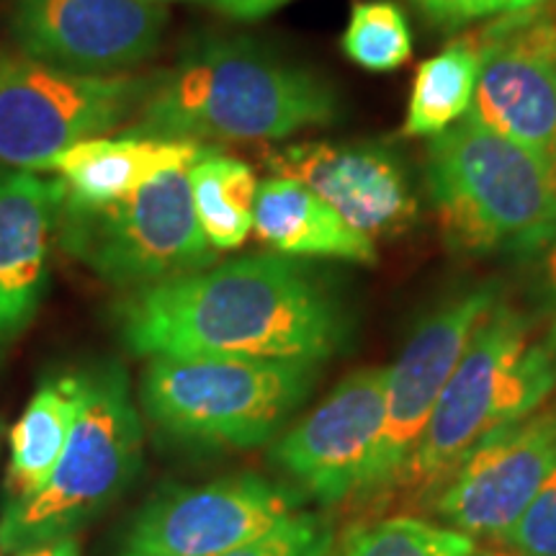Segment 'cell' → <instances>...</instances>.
I'll return each mask as SVG.
<instances>
[{"mask_svg":"<svg viewBox=\"0 0 556 556\" xmlns=\"http://www.w3.org/2000/svg\"><path fill=\"white\" fill-rule=\"evenodd\" d=\"M546 351H548V356H552L554 366H556V323L552 325V332H548V340H546Z\"/></svg>","mask_w":556,"mask_h":556,"instance_id":"obj_30","label":"cell"},{"mask_svg":"<svg viewBox=\"0 0 556 556\" xmlns=\"http://www.w3.org/2000/svg\"><path fill=\"white\" fill-rule=\"evenodd\" d=\"M503 541L518 556H556V464Z\"/></svg>","mask_w":556,"mask_h":556,"instance_id":"obj_25","label":"cell"},{"mask_svg":"<svg viewBox=\"0 0 556 556\" xmlns=\"http://www.w3.org/2000/svg\"><path fill=\"white\" fill-rule=\"evenodd\" d=\"M430 24L443 29H458L479 18H500L507 13L528 11L546 0H413Z\"/></svg>","mask_w":556,"mask_h":556,"instance_id":"obj_26","label":"cell"},{"mask_svg":"<svg viewBox=\"0 0 556 556\" xmlns=\"http://www.w3.org/2000/svg\"><path fill=\"white\" fill-rule=\"evenodd\" d=\"M189 168L165 173L111 204L62 201L58 245L111 287L127 291L208 268L217 250L201 232Z\"/></svg>","mask_w":556,"mask_h":556,"instance_id":"obj_7","label":"cell"},{"mask_svg":"<svg viewBox=\"0 0 556 556\" xmlns=\"http://www.w3.org/2000/svg\"><path fill=\"white\" fill-rule=\"evenodd\" d=\"M426 176L451 248L475 255L544 250L556 197L552 160L467 114L430 139Z\"/></svg>","mask_w":556,"mask_h":556,"instance_id":"obj_3","label":"cell"},{"mask_svg":"<svg viewBox=\"0 0 556 556\" xmlns=\"http://www.w3.org/2000/svg\"><path fill=\"white\" fill-rule=\"evenodd\" d=\"M83 405V374H52L41 381L21 420L11 430V462L5 475L9 500L37 492L67 446Z\"/></svg>","mask_w":556,"mask_h":556,"instance_id":"obj_19","label":"cell"},{"mask_svg":"<svg viewBox=\"0 0 556 556\" xmlns=\"http://www.w3.org/2000/svg\"><path fill=\"white\" fill-rule=\"evenodd\" d=\"M208 3L235 21H258L291 3V0H208Z\"/></svg>","mask_w":556,"mask_h":556,"instance_id":"obj_27","label":"cell"},{"mask_svg":"<svg viewBox=\"0 0 556 556\" xmlns=\"http://www.w3.org/2000/svg\"><path fill=\"white\" fill-rule=\"evenodd\" d=\"M340 114V96L312 67L250 37L201 34L155 73L131 131L184 142H278Z\"/></svg>","mask_w":556,"mask_h":556,"instance_id":"obj_2","label":"cell"},{"mask_svg":"<svg viewBox=\"0 0 556 556\" xmlns=\"http://www.w3.org/2000/svg\"><path fill=\"white\" fill-rule=\"evenodd\" d=\"M387 415V368L345 377L276 443L274 464L325 505L366 492Z\"/></svg>","mask_w":556,"mask_h":556,"instance_id":"obj_13","label":"cell"},{"mask_svg":"<svg viewBox=\"0 0 556 556\" xmlns=\"http://www.w3.org/2000/svg\"><path fill=\"white\" fill-rule=\"evenodd\" d=\"M479 75V41H451L417 67L405 116L407 137H435L469 114Z\"/></svg>","mask_w":556,"mask_h":556,"instance_id":"obj_21","label":"cell"},{"mask_svg":"<svg viewBox=\"0 0 556 556\" xmlns=\"http://www.w3.org/2000/svg\"><path fill=\"white\" fill-rule=\"evenodd\" d=\"M16 556H80V544L73 536L67 539H58V541H47V544L24 548Z\"/></svg>","mask_w":556,"mask_h":556,"instance_id":"obj_28","label":"cell"},{"mask_svg":"<svg viewBox=\"0 0 556 556\" xmlns=\"http://www.w3.org/2000/svg\"><path fill=\"white\" fill-rule=\"evenodd\" d=\"M131 356L330 358L348 336L343 304L281 253L208 266L131 289L111 309Z\"/></svg>","mask_w":556,"mask_h":556,"instance_id":"obj_1","label":"cell"},{"mask_svg":"<svg viewBox=\"0 0 556 556\" xmlns=\"http://www.w3.org/2000/svg\"><path fill=\"white\" fill-rule=\"evenodd\" d=\"M366 238H397L417 219V199L397 152L381 142H299L266 157Z\"/></svg>","mask_w":556,"mask_h":556,"instance_id":"obj_15","label":"cell"},{"mask_svg":"<svg viewBox=\"0 0 556 556\" xmlns=\"http://www.w3.org/2000/svg\"><path fill=\"white\" fill-rule=\"evenodd\" d=\"M477 41L479 75L469 116L556 168V3L500 16Z\"/></svg>","mask_w":556,"mask_h":556,"instance_id":"obj_10","label":"cell"},{"mask_svg":"<svg viewBox=\"0 0 556 556\" xmlns=\"http://www.w3.org/2000/svg\"><path fill=\"white\" fill-rule=\"evenodd\" d=\"M556 464V413H533L490 433L441 490L435 513L467 536L503 539Z\"/></svg>","mask_w":556,"mask_h":556,"instance_id":"obj_14","label":"cell"},{"mask_svg":"<svg viewBox=\"0 0 556 556\" xmlns=\"http://www.w3.org/2000/svg\"><path fill=\"white\" fill-rule=\"evenodd\" d=\"M315 384L312 361L155 356L139 400L150 420L176 441L253 448L287 426Z\"/></svg>","mask_w":556,"mask_h":556,"instance_id":"obj_6","label":"cell"},{"mask_svg":"<svg viewBox=\"0 0 556 556\" xmlns=\"http://www.w3.org/2000/svg\"><path fill=\"white\" fill-rule=\"evenodd\" d=\"M497 304L495 283H482L448 299L422 319L402 353L387 368L384 433L366 492L394 486L420 443L443 387L454 374L479 323Z\"/></svg>","mask_w":556,"mask_h":556,"instance_id":"obj_12","label":"cell"},{"mask_svg":"<svg viewBox=\"0 0 556 556\" xmlns=\"http://www.w3.org/2000/svg\"><path fill=\"white\" fill-rule=\"evenodd\" d=\"M544 274H546V283L552 289V294L556 296V197H554V214H552V227H548V238L544 250Z\"/></svg>","mask_w":556,"mask_h":556,"instance_id":"obj_29","label":"cell"},{"mask_svg":"<svg viewBox=\"0 0 556 556\" xmlns=\"http://www.w3.org/2000/svg\"><path fill=\"white\" fill-rule=\"evenodd\" d=\"M531 319L495 304L458 361L420 443L394 484L413 497L438 492L482 438L523 420L556 384L546 345H528Z\"/></svg>","mask_w":556,"mask_h":556,"instance_id":"obj_4","label":"cell"},{"mask_svg":"<svg viewBox=\"0 0 556 556\" xmlns=\"http://www.w3.org/2000/svg\"><path fill=\"white\" fill-rule=\"evenodd\" d=\"M191 199L201 232L214 250H238L253 232L261 180L240 157L204 148L189 168Z\"/></svg>","mask_w":556,"mask_h":556,"instance_id":"obj_20","label":"cell"},{"mask_svg":"<svg viewBox=\"0 0 556 556\" xmlns=\"http://www.w3.org/2000/svg\"><path fill=\"white\" fill-rule=\"evenodd\" d=\"M299 503V490L255 475L165 490L137 513L119 556H225L294 516Z\"/></svg>","mask_w":556,"mask_h":556,"instance_id":"obj_11","label":"cell"},{"mask_svg":"<svg viewBox=\"0 0 556 556\" xmlns=\"http://www.w3.org/2000/svg\"><path fill=\"white\" fill-rule=\"evenodd\" d=\"M201 150L197 142L129 129L119 137L99 135L70 144L54 157L52 170L65 184L70 204L101 206L131 197L165 173L189 168Z\"/></svg>","mask_w":556,"mask_h":556,"instance_id":"obj_17","label":"cell"},{"mask_svg":"<svg viewBox=\"0 0 556 556\" xmlns=\"http://www.w3.org/2000/svg\"><path fill=\"white\" fill-rule=\"evenodd\" d=\"M168 9L152 0H13L16 52L75 75L135 73L163 45Z\"/></svg>","mask_w":556,"mask_h":556,"instance_id":"obj_9","label":"cell"},{"mask_svg":"<svg viewBox=\"0 0 556 556\" xmlns=\"http://www.w3.org/2000/svg\"><path fill=\"white\" fill-rule=\"evenodd\" d=\"M345 58L366 70H394L413 54V34L407 18L392 0H361L353 5L343 31Z\"/></svg>","mask_w":556,"mask_h":556,"instance_id":"obj_23","label":"cell"},{"mask_svg":"<svg viewBox=\"0 0 556 556\" xmlns=\"http://www.w3.org/2000/svg\"><path fill=\"white\" fill-rule=\"evenodd\" d=\"M152 83L155 73L75 75L0 50V163L52 170L70 144L135 122Z\"/></svg>","mask_w":556,"mask_h":556,"instance_id":"obj_8","label":"cell"},{"mask_svg":"<svg viewBox=\"0 0 556 556\" xmlns=\"http://www.w3.org/2000/svg\"><path fill=\"white\" fill-rule=\"evenodd\" d=\"M253 232L289 258L377 263V242L348 225L315 191L287 176L258 184Z\"/></svg>","mask_w":556,"mask_h":556,"instance_id":"obj_18","label":"cell"},{"mask_svg":"<svg viewBox=\"0 0 556 556\" xmlns=\"http://www.w3.org/2000/svg\"><path fill=\"white\" fill-rule=\"evenodd\" d=\"M152 3H165V0H152Z\"/></svg>","mask_w":556,"mask_h":556,"instance_id":"obj_31","label":"cell"},{"mask_svg":"<svg viewBox=\"0 0 556 556\" xmlns=\"http://www.w3.org/2000/svg\"><path fill=\"white\" fill-rule=\"evenodd\" d=\"M83 374V405L50 479L31 495L5 503L0 548H24L73 536L114 503L142 467V420L119 361Z\"/></svg>","mask_w":556,"mask_h":556,"instance_id":"obj_5","label":"cell"},{"mask_svg":"<svg viewBox=\"0 0 556 556\" xmlns=\"http://www.w3.org/2000/svg\"><path fill=\"white\" fill-rule=\"evenodd\" d=\"M332 548V523L323 516L296 513L283 518L250 544L225 556H328Z\"/></svg>","mask_w":556,"mask_h":556,"instance_id":"obj_24","label":"cell"},{"mask_svg":"<svg viewBox=\"0 0 556 556\" xmlns=\"http://www.w3.org/2000/svg\"><path fill=\"white\" fill-rule=\"evenodd\" d=\"M65 193L60 178L0 170V345L29 328L41 307Z\"/></svg>","mask_w":556,"mask_h":556,"instance_id":"obj_16","label":"cell"},{"mask_svg":"<svg viewBox=\"0 0 556 556\" xmlns=\"http://www.w3.org/2000/svg\"><path fill=\"white\" fill-rule=\"evenodd\" d=\"M338 556H482L471 536L420 518H387L351 533Z\"/></svg>","mask_w":556,"mask_h":556,"instance_id":"obj_22","label":"cell"}]
</instances>
